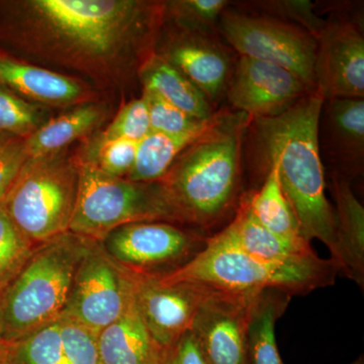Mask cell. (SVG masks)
<instances>
[{
	"label": "cell",
	"mask_w": 364,
	"mask_h": 364,
	"mask_svg": "<svg viewBox=\"0 0 364 364\" xmlns=\"http://www.w3.org/2000/svg\"><path fill=\"white\" fill-rule=\"evenodd\" d=\"M165 1L0 0V51L124 95L156 50Z\"/></svg>",
	"instance_id": "cell-1"
},
{
	"label": "cell",
	"mask_w": 364,
	"mask_h": 364,
	"mask_svg": "<svg viewBox=\"0 0 364 364\" xmlns=\"http://www.w3.org/2000/svg\"><path fill=\"white\" fill-rule=\"evenodd\" d=\"M325 98L315 90L284 114L253 119L261 152L277 170L280 186L291 203L306 240L318 239L336 262V218L325 195L320 156V117Z\"/></svg>",
	"instance_id": "cell-2"
},
{
	"label": "cell",
	"mask_w": 364,
	"mask_h": 364,
	"mask_svg": "<svg viewBox=\"0 0 364 364\" xmlns=\"http://www.w3.org/2000/svg\"><path fill=\"white\" fill-rule=\"evenodd\" d=\"M251 122L242 112H217L210 128L182 151L159 181L183 225L205 231L236 210L242 142Z\"/></svg>",
	"instance_id": "cell-3"
},
{
	"label": "cell",
	"mask_w": 364,
	"mask_h": 364,
	"mask_svg": "<svg viewBox=\"0 0 364 364\" xmlns=\"http://www.w3.org/2000/svg\"><path fill=\"white\" fill-rule=\"evenodd\" d=\"M340 274L334 260L317 254L303 259L267 261L246 253L221 231L208 236L205 247L186 264L156 274L163 284H191L225 293L277 289L294 296L332 286Z\"/></svg>",
	"instance_id": "cell-4"
},
{
	"label": "cell",
	"mask_w": 364,
	"mask_h": 364,
	"mask_svg": "<svg viewBox=\"0 0 364 364\" xmlns=\"http://www.w3.org/2000/svg\"><path fill=\"white\" fill-rule=\"evenodd\" d=\"M90 240L68 231L37 244L25 267L0 294V338L6 344L21 341L61 317Z\"/></svg>",
	"instance_id": "cell-5"
},
{
	"label": "cell",
	"mask_w": 364,
	"mask_h": 364,
	"mask_svg": "<svg viewBox=\"0 0 364 364\" xmlns=\"http://www.w3.org/2000/svg\"><path fill=\"white\" fill-rule=\"evenodd\" d=\"M79 178V164L70 148L28 158L2 203L31 241L43 243L70 229Z\"/></svg>",
	"instance_id": "cell-6"
},
{
	"label": "cell",
	"mask_w": 364,
	"mask_h": 364,
	"mask_svg": "<svg viewBox=\"0 0 364 364\" xmlns=\"http://www.w3.org/2000/svg\"><path fill=\"white\" fill-rule=\"evenodd\" d=\"M77 203L69 231L102 241L117 228L136 222L183 225L159 181L136 182L79 165Z\"/></svg>",
	"instance_id": "cell-7"
},
{
	"label": "cell",
	"mask_w": 364,
	"mask_h": 364,
	"mask_svg": "<svg viewBox=\"0 0 364 364\" xmlns=\"http://www.w3.org/2000/svg\"><path fill=\"white\" fill-rule=\"evenodd\" d=\"M218 28L239 56L286 68L309 90H316L317 41L301 26L272 16H251L227 9Z\"/></svg>",
	"instance_id": "cell-8"
},
{
	"label": "cell",
	"mask_w": 364,
	"mask_h": 364,
	"mask_svg": "<svg viewBox=\"0 0 364 364\" xmlns=\"http://www.w3.org/2000/svg\"><path fill=\"white\" fill-rule=\"evenodd\" d=\"M134 287L135 272L112 259L102 242L90 239L62 315L98 334L130 308Z\"/></svg>",
	"instance_id": "cell-9"
},
{
	"label": "cell",
	"mask_w": 364,
	"mask_h": 364,
	"mask_svg": "<svg viewBox=\"0 0 364 364\" xmlns=\"http://www.w3.org/2000/svg\"><path fill=\"white\" fill-rule=\"evenodd\" d=\"M207 238L174 223L136 222L117 228L100 242L112 259L128 269L163 274L195 257Z\"/></svg>",
	"instance_id": "cell-10"
},
{
	"label": "cell",
	"mask_w": 364,
	"mask_h": 364,
	"mask_svg": "<svg viewBox=\"0 0 364 364\" xmlns=\"http://www.w3.org/2000/svg\"><path fill=\"white\" fill-rule=\"evenodd\" d=\"M208 289L191 284H163L156 274L135 272L134 304L146 330L162 349L193 328Z\"/></svg>",
	"instance_id": "cell-11"
},
{
	"label": "cell",
	"mask_w": 364,
	"mask_h": 364,
	"mask_svg": "<svg viewBox=\"0 0 364 364\" xmlns=\"http://www.w3.org/2000/svg\"><path fill=\"white\" fill-rule=\"evenodd\" d=\"M257 293L208 289L191 328L208 364H249V312Z\"/></svg>",
	"instance_id": "cell-12"
},
{
	"label": "cell",
	"mask_w": 364,
	"mask_h": 364,
	"mask_svg": "<svg viewBox=\"0 0 364 364\" xmlns=\"http://www.w3.org/2000/svg\"><path fill=\"white\" fill-rule=\"evenodd\" d=\"M155 52L178 69L210 104L227 92L233 58L214 33L188 32L164 23Z\"/></svg>",
	"instance_id": "cell-13"
},
{
	"label": "cell",
	"mask_w": 364,
	"mask_h": 364,
	"mask_svg": "<svg viewBox=\"0 0 364 364\" xmlns=\"http://www.w3.org/2000/svg\"><path fill=\"white\" fill-rule=\"evenodd\" d=\"M310 91L313 90L293 72L240 56L235 63L226 95L236 111L253 119L279 116Z\"/></svg>",
	"instance_id": "cell-14"
},
{
	"label": "cell",
	"mask_w": 364,
	"mask_h": 364,
	"mask_svg": "<svg viewBox=\"0 0 364 364\" xmlns=\"http://www.w3.org/2000/svg\"><path fill=\"white\" fill-rule=\"evenodd\" d=\"M316 90L325 100L363 98L364 38L350 21H326L317 38Z\"/></svg>",
	"instance_id": "cell-15"
},
{
	"label": "cell",
	"mask_w": 364,
	"mask_h": 364,
	"mask_svg": "<svg viewBox=\"0 0 364 364\" xmlns=\"http://www.w3.org/2000/svg\"><path fill=\"white\" fill-rule=\"evenodd\" d=\"M0 86L49 109H63L86 102L107 100L82 81L31 65L0 51Z\"/></svg>",
	"instance_id": "cell-16"
},
{
	"label": "cell",
	"mask_w": 364,
	"mask_h": 364,
	"mask_svg": "<svg viewBox=\"0 0 364 364\" xmlns=\"http://www.w3.org/2000/svg\"><path fill=\"white\" fill-rule=\"evenodd\" d=\"M4 364H100L97 334L61 316L40 331L9 344Z\"/></svg>",
	"instance_id": "cell-17"
},
{
	"label": "cell",
	"mask_w": 364,
	"mask_h": 364,
	"mask_svg": "<svg viewBox=\"0 0 364 364\" xmlns=\"http://www.w3.org/2000/svg\"><path fill=\"white\" fill-rule=\"evenodd\" d=\"M324 135L328 151L341 171L350 179L363 171L364 158L363 98L325 100Z\"/></svg>",
	"instance_id": "cell-18"
},
{
	"label": "cell",
	"mask_w": 364,
	"mask_h": 364,
	"mask_svg": "<svg viewBox=\"0 0 364 364\" xmlns=\"http://www.w3.org/2000/svg\"><path fill=\"white\" fill-rule=\"evenodd\" d=\"M112 114L109 100L86 102L63 109L26 138L28 157L44 156L70 148L76 141H83L100 131Z\"/></svg>",
	"instance_id": "cell-19"
},
{
	"label": "cell",
	"mask_w": 364,
	"mask_h": 364,
	"mask_svg": "<svg viewBox=\"0 0 364 364\" xmlns=\"http://www.w3.org/2000/svg\"><path fill=\"white\" fill-rule=\"evenodd\" d=\"M350 179L335 172L332 193L336 202L337 260L340 274L364 287V208Z\"/></svg>",
	"instance_id": "cell-20"
},
{
	"label": "cell",
	"mask_w": 364,
	"mask_h": 364,
	"mask_svg": "<svg viewBox=\"0 0 364 364\" xmlns=\"http://www.w3.org/2000/svg\"><path fill=\"white\" fill-rule=\"evenodd\" d=\"M222 233L246 253L267 261H293L314 255L311 243H296L268 231L254 217L247 196H241L231 222Z\"/></svg>",
	"instance_id": "cell-21"
},
{
	"label": "cell",
	"mask_w": 364,
	"mask_h": 364,
	"mask_svg": "<svg viewBox=\"0 0 364 364\" xmlns=\"http://www.w3.org/2000/svg\"><path fill=\"white\" fill-rule=\"evenodd\" d=\"M163 350L146 330L135 304L97 334L100 364H160Z\"/></svg>",
	"instance_id": "cell-22"
},
{
	"label": "cell",
	"mask_w": 364,
	"mask_h": 364,
	"mask_svg": "<svg viewBox=\"0 0 364 364\" xmlns=\"http://www.w3.org/2000/svg\"><path fill=\"white\" fill-rule=\"evenodd\" d=\"M138 81L142 88L154 91L169 104L196 119L205 121L215 114L214 107L202 91L156 52L139 69Z\"/></svg>",
	"instance_id": "cell-23"
},
{
	"label": "cell",
	"mask_w": 364,
	"mask_h": 364,
	"mask_svg": "<svg viewBox=\"0 0 364 364\" xmlns=\"http://www.w3.org/2000/svg\"><path fill=\"white\" fill-rule=\"evenodd\" d=\"M293 296L277 289H267L254 296L249 312V364H284L275 338V324L286 312Z\"/></svg>",
	"instance_id": "cell-24"
},
{
	"label": "cell",
	"mask_w": 364,
	"mask_h": 364,
	"mask_svg": "<svg viewBox=\"0 0 364 364\" xmlns=\"http://www.w3.org/2000/svg\"><path fill=\"white\" fill-rule=\"evenodd\" d=\"M246 196L254 217L268 231L296 243H311L304 236L296 213L282 191L277 170L273 165H268L267 176L260 189L246 193Z\"/></svg>",
	"instance_id": "cell-25"
},
{
	"label": "cell",
	"mask_w": 364,
	"mask_h": 364,
	"mask_svg": "<svg viewBox=\"0 0 364 364\" xmlns=\"http://www.w3.org/2000/svg\"><path fill=\"white\" fill-rule=\"evenodd\" d=\"M210 126L202 131L186 135H167L151 131L138 143L135 163L126 178L136 182L161 181L182 151L200 138Z\"/></svg>",
	"instance_id": "cell-26"
},
{
	"label": "cell",
	"mask_w": 364,
	"mask_h": 364,
	"mask_svg": "<svg viewBox=\"0 0 364 364\" xmlns=\"http://www.w3.org/2000/svg\"><path fill=\"white\" fill-rule=\"evenodd\" d=\"M229 4L226 0L165 1L164 23L188 32L215 33Z\"/></svg>",
	"instance_id": "cell-27"
},
{
	"label": "cell",
	"mask_w": 364,
	"mask_h": 364,
	"mask_svg": "<svg viewBox=\"0 0 364 364\" xmlns=\"http://www.w3.org/2000/svg\"><path fill=\"white\" fill-rule=\"evenodd\" d=\"M151 132L149 112L142 97H134L122 105L104 130L85 139L81 145L93 147L109 141L127 140L140 142Z\"/></svg>",
	"instance_id": "cell-28"
},
{
	"label": "cell",
	"mask_w": 364,
	"mask_h": 364,
	"mask_svg": "<svg viewBox=\"0 0 364 364\" xmlns=\"http://www.w3.org/2000/svg\"><path fill=\"white\" fill-rule=\"evenodd\" d=\"M36 246L14 225L0 203V294L25 267Z\"/></svg>",
	"instance_id": "cell-29"
},
{
	"label": "cell",
	"mask_w": 364,
	"mask_h": 364,
	"mask_svg": "<svg viewBox=\"0 0 364 364\" xmlns=\"http://www.w3.org/2000/svg\"><path fill=\"white\" fill-rule=\"evenodd\" d=\"M138 143L121 139L93 147L80 145L74 154L79 165H91L109 176L126 178L135 163Z\"/></svg>",
	"instance_id": "cell-30"
},
{
	"label": "cell",
	"mask_w": 364,
	"mask_h": 364,
	"mask_svg": "<svg viewBox=\"0 0 364 364\" xmlns=\"http://www.w3.org/2000/svg\"><path fill=\"white\" fill-rule=\"evenodd\" d=\"M50 111L0 86V131L28 138L52 117Z\"/></svg>",
	"instance_id": "cell-31"
},
{
	"label": "cell",
	"mask_w": 364,
	"mask_h": 364,
	"mask_svg": "<svg viewBox=\"0 0 364 364\" xmlns=\"http://www.w3.org/2000/svg\"><path fill=\"white\" fill-rule=\"evenodd\" d=\"M149 112L151 131L167 135H186L207 128L212 123L214 116L202 119L191 116L178 107L169 104L153 90L142 88V95Z\"/></svg>",
	"instance_id": "cell-32"
},
{
	"label": "cell",
	"mask_w": 364,
	"mask_h": 364,
	"mask_svg": "<svg viewBox=\"0 0 364 364\" xmlns=\"http://www.w3.org/2000/svg\"><path fill=\"white\" fill-rule=\"evenodd\" d=\"M250 4L272 18L279 20H291L311 33L316 40L320 35L326 21L318 18L315 13V6L308 0H272L255 1Z\"/></svg>",
	"instance_id": "cell-33"
},
{
	"label": "cell",
	"mask_w": 364,
	"mask_h": 364,
	"mask_svg": "<svg viewBox=\"0 0 364 364\" xmlns=\"http://www.w3.org/2000/svg\"><path fill=\"white\" fill-rule=\"evenodd\" d=\"M28 158L25 136L0 131V203H4Z\"/></svg>",
	"instance_id": "cell-34"
},
{
	"label": "cell",
	"mask_w": 364,
	"mask_h": 364,
	"mask_svg": "<svg viewBox=\"0 0 364 364\" xmlns=\"http://www.w3.org/2000/svg\"><path fill=\"white\" fill-rule=\"evenodd\" d=\"M160 364H208L193 330L163 350Z\"/></svg>",
	"instance_id": "cell-35"
},
{
	"label": "cell",
	"mask_w": 364,
	"mask_h": 364,
	"mask_svg": "<svg viewBox=\"0 0 364 364\" xmlns=\"http://www.w3.org/2000/svg\"><path fill=\"white\" fill-rule=\"evenodd\" d=\"M7 351H9V344L0 338V364L6 363Z\"/></svg>",
	"instance_id": "cell-36"
},
{
	"label": "cell",
	"mask_w": 364,
	"mask_h": 364,
	"mask_svg": "<svg viewBox=\"0 0 364 364\" xmlns=\"http://www.w3.org/2000/svg\"><path fill=\"white\" fill-rule=\"evenodd\" d=\"M350 364H364L363 363V356L361 355L360 358L358 359V360L353 361V363Z\"/></svg>",
	"instance_id": "cell-37"
}]
</instances>
